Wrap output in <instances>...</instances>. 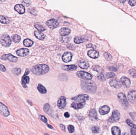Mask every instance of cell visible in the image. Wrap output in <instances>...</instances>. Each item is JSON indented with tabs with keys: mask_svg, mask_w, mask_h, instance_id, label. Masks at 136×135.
Segmentation results:
<instances>
[{
	"mask_svg": "<svg viewBox=\"0 0 136 135\" xmlns=\"http://www.w3.org/2000/svg\"><path fill=\"white\" fill-rule=\"evenodd\" d=\"M119 102L123 106L127 107L128 105V102L125 95L123 93H120L117 95Z\"/></svg>",
	"mask_w": 136,
	"mask_h": 135,
	"instance_id": "11",
	"label": "cell"
},
{
	"mask_svg": "<svg viewBox=\"0 0 136 135\" xmlns=\"http://www.w3.org/2000/svg\"><path fill=\"white\" fill-rule=\"evenodd\" d=\"M88 55L89 57L93 59H96L99 56V52L96 50H91L88 51Z\"/></svg>",
	"mask_w": 136,
	"mask_h": 135,
	"instance_id": "20",
	"label": "cell"
},
{
	"mask_svg": "<svg viewBox=\"0 0 136 135\" xmlns=\"http://www.w3.org/2000/svg\"><path fill=\"white\" fill-rule=\"evenodd\" d=\"M104 57L105 59L107 61H111L112 59V56L108 52H105L104 54Z\"/></svg>",
	"mask_w": 136,
	"mask_h": 135,
	"instance_id": "36",
	"label": "cell"
},
{
	"mask_svg": "<svg viewBox=\"0 0 136 135\" xmlns=\"http://www.w3.org/2000/svg\"><path fill=\"white\" fill-rule=\"evenodd\" d=\"M50 105L48 103H46L43 106V110L46 113H48L50 110Z\"/></svg>",
	"mask_w": 136,
	"mask_h": 135,
	"instance_id": "39",
	"label": "cell"
},
{
	"mask_svg": "<svg viewBox=\"0 0 136 135\" xmlns=\"http://www.w3.org/2000/svg\"><path fill=\"white\" fill-rule=\"evenodd\" d=\"M111 132L113 135H120V130L117 126H114L111 128Z\"/></svg>",
	"mask_w": 136,
	"mask_h": 135,
	"instance_id": "29",
	"label": "cell"
},
{
	"mask_svg": "<svg viewBox=\"0 0 136 135\" xmlns=\"http://www.w3.org/2000/svg\"><path fill=\"white\" fill-rule=\"evenodd\" d=\"M120 83L125 87L129 88L131 85V81L129 78L123 77L120 79Z\"/></svg>",
	"mask_w": 136,
	"mask_h": 135,
	"instance_id": "17",
	"label": "cell"
},
{
	"mask_svg": "<svg viewBox=\"0 0 136 135\" xmlns=\"http://www.w3.org/2000/svg\"><path fill=\"white\" fill-rule=\"evenodd\" d=\"M64 116L66 117V118H68V117L70 116V115H69V114L68 113V112H67L64 113Z\"/></svg>",
	"mask_w": 136,
	"mask_h": 135,
	"instance_id": "52",
	"label": "cell"
},
{
	"mask_svg": "<svg viewBox=\"0 0 136 135\" xmlns=\"http://www.w3.org/2000/svg\"><path fill=\"white\" fill-rule=\"evenodd\" d=\"M86 47L88 48H95L94 46L92 44H88L86 46Z\"/></svg>",
	"mask_w": 136,
	"mask_h": 135,
	"instance_id": "49",
	"label": "cell"
},
{
	"mask_svg": "<svg viewBox=\"0 0 136 135\" xmlns=\"http://www.w3.org/2000/svg\"><path fill=\"white\" fill-rule=\"evenodd\" d=\"M85 105V102H82L81 103H73L71 104V107L75 109H81Z\"/></svg>",
	"mask_w": 136,
	"mask_h": 135,
	"instance_id": "24",
	"label": "cell"
},
{
	"mask_svg": "<svg viewBox=\"0 0 136 135\" xmlns=\"http://www.w3.org/2000/svg\"><path fill=\"white\" fill-rule=\"evenodd\" d=\"M47 126H48L49 127V128H51V129H52V127L50 125H49V124H47Z\"/></svg>",
	"mask_w": 136,
	"mask_h": 135,
	"instance_id": "53",
	"label": "cell"
},
{
	"mask_svg": "<svg viewBox=\"0 0 136 135\" xmlns=\"http://www.w3.org/2000/svg\"><path fill=\"white\" fill-rule=\"evenodd\" d=\"M39 118L42 121H43L44 123H47V118L45 116H44L40 115L39 116Z\"/></svg>",
	"mask_w": 136,
	"mask_h": 135,
	"instance_id": "43",
	"label": "cell"
},
{
	"mask_svg": "<svg viewBox=\"0 0 136 135\" xmlns=\"http://www.w3.org/2000/svg\"><path fill=\"white\" fill-rule=\"evenodd\" d=\"M92 131L94 133H98L100 131V128L97 126H94L92 128Z\"/></svg>",
	"mask_w": 136,
	"mask_h": 135,
	"instance_id": "40",
	"label": "cell"
},
{
	"mask_svg": "<svg viewBox=\"0 0 136 135\" xmlns=\"http://www.w3.org/2000/svg\"><path fill=\"white\" fill-rule=\"evenodd\" d=\"M12 73L15 75H19L21 73V70L20 68H16L12 70Z\"/></svg>",
	"mask_w": 136,
	"mask_h": 135,
	"instance_id": "37",
	"label": "cell"
},
{
	"mask_svg": "<svg viewBox=\"0 0 136 135\" xmlns=\"http://www.w3.org/2000/svg\"><path fill=\"white\" fill-rule=\"evenodd\" d=\"M128 98L129 100L132 103H136V91L131 90L129 91L128 94Z\"/></svg>",
	"mask_w": 136,
	"mask_h": 135,
	"instance_id": "12",
	"label": "cell"
},
{
	"mask_svg": "<svg viewBox=\"0 0 136 135\" xmlns=\"http://www.w3.org/2000/svg\"><path fill=\"white\" fill-rule=\"evenodd\" d=\"M110 111V108L107 105L101 107L99 109V112L101 115H106Z\"/></svg>",
	"mask_w": 136,
	"mask_h": 135,
	"instance_id": "21",
	"label": "cell"
},
{
	"mask_svg": "<svg viewBox=\"0 0 136 135\" xmlns=\"http://www.w3.org/2000/svg\"><path fill=\"white\" fill-rule=\"evenodd\" d=\"M89 97L88 95L86 94H80L76 97H74L72 99L73 100L75 101L78 102H85L89 99Z\"/></svg>",
	"mask_w": 136,
	"mask_h": 135,
	"instance_id": "9",
	"label": "cell"
},
{
	"mask_svg": "<svg viewBox=\"0 0 136 135\" xmlns=\"http://www.w3.org/2000/svg\"><path fill=\"white\" fill-rule=\"evenodd\" d=\"M35 28L39 31H45L46 29L45 27L40 24L39 23H36L34 25Z\"/></svg>",
	"mask_w": 136,
	"mask_h": 135,
	"instance_id": "32",
	"label": "cell"
},
{
	"mask_svg": "<svg viewBox=\"0 0 136 135\" xmlns=\"http://www.w3.org/2000/svg\"><path fill=\"white\" fill-rule=\"evenodd\" d=\"M92 69L94 71H96L98 72H99L101 71V68L98 66H93V67H92Z\"/></svg>",
	"mask_w": 136,
	"mask_h": 135,
	"instance_id": "42",
	"label": "cell"
},
{
	"mask_svg": "<svg viewBox=\"0 0 136 135\" xmlns=\"http://www.w3.org/2000/svg\"><path fill=\"white\" fill-rule=\"evenodd\" d=\"M11 40L8 34H4L0 38V43L5 47H9L11 44Z\"/></svg>",
	"mask_w": 136,
	"mask_h": 135,
	"instance_id": "3",
	"label": "cell"
},
{
	"mask_svg": "<svg viewBox=\"0 0 136 135\" xmlns=\"http://www.w3.org/2000/svg\"><path fill=\"white\" fill-rule=\"evenodd\" d=\"M60 127L63 131H65V127L64 125H63L62 124H60Z\"/></svg>",
	"mask_w": 136,
	"mask_h": 135,
	"instance_id": "51",
	"label": "cell"
},
{
	"mask_svg": "<svg viewBox=\"0 0 136 135\" xmlns=\"http://www.w3.org/2000/svg\"><path fill=\"white\" fill-rule=\"evenodd\" d=\"M10 22V19L5 16H0V22L3 24H8Z\"/></svg>",
	"mask_w": 136,
	"mask_h": 135,
	"instance_id": "27",
	"label": "cell"
},
{
	"mask_svg": "<svg viewBox=\"0 0 136 135\" xmlns=\"http://www.w3.org/2000/svg\"><path fill=\"white\" fill-rule=\"evenodd\" d=\"M123 135H129V134H128V133H125L123 134Z\"/></svg>",
	"mask_w": 136,
	"mask_h": 135,
	"instance_id": "54",
	"label": "cell"
},
{
	"mask_svg": "<svg viewBox=\"0 0 136 135\" xmlns=\"http://www.w3.org/2000/svg\"><path fill=\"white\" fill-rule=\"evenodd\" d=\"M78 65L82 69H86L89 67V64L88 61L83 59L80 60L78 62Z\"/></svg>",
	"mask_w": 136,
	"mask_h": 135,
	"instance_id": "16",
	"label": "cell"
},
{
	"mask_svg": "<svg viewBox=\"0 0 136 135\" xmlns=\"http://www.w3.org/2000/svg\"><path fill=\"white\" fill-rule=\"evenodd\" d=\"M77 68V66L75 65H63L62 67V69L63 70L67 71H74Z\"/></svg>",
	"mask_w": 136,
	"mask_h": 135,
	"instance_id": "19",
	"label": "cell"
},
{
	"mask_svg": "<svg viewBox=\"0 0 136 135\" xmlns=\"http://www.w3.org/2000/svg\"><path fill=\"white\" fill-rule=\"evenodd\" d=\"M29 12L31 14H32L35 15V13H36V10L34 8H32V9H30L29 10Z\"/></svg>",
	"mask_w": 136,
	"mask_h": 135,
	"instance_id": "46",
	"label": "cell"
},
{
	"mask_svg": "<svg viewBox=\"0 0 136 135\" xmlns=\"http://www.w3.org/2000/svg\"><path fill=\"white\" fill-rule=\"evenodd\" d=\"M131 135H136V130L135 129L131 128Z\"/></svg>",
	"mask_w": 136,
	"mask_h": 135,
	"instance_id": "50",
	"label": "cell"
},
{
	"mask_svg": "<svg viewBox=\"0 0 136 135\" xmlns=\"http://www.w3.org/2000/svg\"><path fill=\"white\" fill-rule=\"evenodd\" d=\"M0 58L1 60H8L9 61L12 62H17L18 60V57H16L13 56L10 54L3 55L1 56Z\"/></svg>",
	"mask_w": 136,
	"mask_h": 135,
	"instance_id": "8",
	"label": "cell"
},
{
	"mask_svg": "<svg viewBox=\"0 0 136 135\" xmlns=\"http://www.w3.org/2000/svg\"><path fill=\"white\" fill-rule=\"evenodd\" d=\"M68 129L69 132L70 133L74 132V127L73 125H68Z\"/></svg>",
	"mask_w": 136,
	"mask_h": 135,
	"instance_id": "44",
	"label": "cell"
},
{
	"mask_svg": "<svg viewBox=\"0 0 136 135\" xmlns=\"http://www.w3.org/2000/svg\"><path fill=\"white\" fill-rule=\"evenodd\" d=\"M97 77H98V79L101 80V81H105V77L104 76V74H103L102 73H100V74Z\"/></svg>",
	"mask_w": 136,
	"mask_h": 135,
	"instance_id": "41",
	"label": "cell"
},
{
	"mask_svg": "<svg viewBox=\"0 0 136 135\" xmlns=\"http://www.w3.org/2000/svg\"><path fill=\"white\" fill-rule=\"evenodd\" d=\"M49 70V66L47 65H37L32 67L31 72L35 75H41L47 73Z\"/></svg>",
	"mask_w": 136,
	"mask_h": 135,
	"instance_id": "2",
	"label": "cell"
},
{
	"mask_svg": "<svg viewBox=\"0 0 136 135\" xmlns=\"http://www.w3.org/2000/svg\"><path fill=\"white\" fill-rule=\"evenodd\" d=\"M71 31L68 28H63L59 30L60 35L62 36H67L70 33Z\"/></svg>",
	"mask_w": 136,
	"mask_h": 135,
	"instance_id": "23",
	"label": "cell"
},
{
	"mask_svg": "<svg viewBox=\"0 0 136 135\" xmlns=\"http://www.w3.org/2000/svg\"><path fill=\"white\" fill-rule=\"evenodd\" d=\"M115 76V73L111 72H108L105 74V77L107 79L109 78H113Z\"/></svg>",
	"mask_w": 136,
	"mask_h": 135,
	"instance_id": "38",
	"label": "cell"
},
{
	"mask_svg": "<svg viewBox=\"0 0 136 135\" xmlns=\"http://www.w3.org/2000/svg\"><path fill=\"white\" fill-rule=\"evenodd\" d=\"M109 84L111 87L116 88H120L121 87V83L120 82L114 79H112L110 80Z\"/></svg>",
	"mask_w": 136,
	"mask_h": 135,
	"instance_id": "22",
	"label": "cell"
},
{
	"mask_svg": "<svg viewBox=\"0 0 136 135\" xmlns=\"http://www.w3.org/2000/svg\"><path fill=\"white\" fill-rule=\"evenodd\" d=\"M35 36L38 39L43 40L45 38V36L42 32L38 31H36L34 32Z\"/></svg>",
	"mask_w": 136,
	"mask_h": 135,
	"instance_id": "26",
	"label": "cell"
},
{
	"mask_svg": "<svg viewBox=\"0 0 136 135\" xmlns=\"http://www.w3.org/2000/svg\"><path fill=\"white\" fill-rule=\"evenodd\" d=\"M89 116L90 118L94 119H97V115L96 112L95 111V109H92L89 111Z\"/></svg>",
	"mask_w": 136,
	"mask_h": 135,
	"instance_id": "30",
	"label": "cell"
},
{
	"mask_svg": "<svg viewBox=\"0 0 136 135\" xmlns=\"http://www.w3.org/2000/svg\"><path fill=\"white\" fill-rule=\"evenodd\" d=\"M37 88L38 89V91L41 93L45 94L47 93L46 89L43 85H42V84H39Z\"/></svg>",
	"mask_w": 136,
	"mask_h": 135,
	"instance_id": "31",
	"label": "cell"
},
{
	"mask_svg": "<svg viewBox=\"0 0 136 135\" xmlns=\"http://www.w3.org/2000/svg\"><path fill=\"white\" fill-rule=\"evenodd\" d=\"M76 75L79 78L86 80H90L92 78V74L83 71H79L77 72Z\"/></svg>",
	"mask_w": 136,
	"mask_h": 135,
	"instance_id": "4",
	"label": "cell"
},
{
	"mask_svg": "<svg viewBox=\"0 0 136 135\" xmlns=\"http://www.w3.org/2000/svg\"><path fill=\"white\" fill-rule=\"evenodd\" d=\"M109 70L112 71H117V69L114 67H109Z\"/></svg>",
	"mask_w": 136,
	"mask_h": 135,
	"instance_id": "48",
	"label": "cell"
},
{
	"mask_svg": "<svg viewBox=\"0 0 136 135\" xmlns=\"http://www.w3.org/2000/svg\"><path fill=\"white\" fill-rule=\"evenodd\" d=\"M29 50L27 48H21L17 50L16 51L17 55L18 56L20 57H24V56H27L29 54Z\"/></svg>",
	"mask_w": 136,
	"mask_h": 135,
	"instance_id": "14",
	"label": "cell"
},
{
	"mask_svg": "<svg viewBox=\"0 0 136 135\" xmlns=\"http://www.w3.org/2000/svg\"><path fill=\"white\" fill-rule=\"evenodd\" d=\"M12 40L14 42L17 43V42H20V40H21V37L19 35L16 34L12 36Z\"/></svg>",
	"mask_w": 136,
	"mask_h": 135,
	"instance_id": "33",
	"label": "cell"
},
{
	"mask_svg": "<svg viewBox=\"0 0 136 135\" xmlns=\"http://www.w3.org/2000/svg\"><path fill=\"white\" fill-rule=\"evenodd\" d=\"M0 70L2 72H5L6 71V68L5 66L0 64Z\"/></svg>",
	"mask_w": 136,
	"mask_h": 135,
	"instance_id": "47",
	"label": "cell"
},
{
	"mask_svg": "<svg viewBox=\"0 0 136 135\" xmlns=\"http://www.w3.org/2000/svg\"><path fill=\"white\" fill-rule=\"evenodd\" d=\"M0 127H1V125H0Z\"/></svg>",
	"mask_w": 136,
	"mask_h": 135,
	"instance_id": "55",
	"label": "cell"
},
{
	"mask_svg": "<svg viewBox=\"0 0 136 135\" xmlns=\"http://www.w3.org/2000/svg\"><path fill=\"white\" fill-rule=\"evenodd\" d=\"M81 86L82 90L86 93H94L96 91V84L91 80H81Z\"/></svg>",
	"mask_w": 136,
	"mask_h": 135,
	"instance_id": "1",
	"label": "cell"
},
{
	"mask_svg": "<svg viewBox=\"0 0 136 135\" xmlns=\"http://www.w3.org/2000/svg\"><path fill=\"white\" fill-rule=\"evenodd\" d=\"M120 118V114L118 110H115L112 113V116L109 119V122H115L119 120Z\"/></svg>",
	"mask_w": 136,
	"mask_h": 135,
	"instance_id": "6",
	"label": "cell"
},
{
	"mask_svg": "<svg viewBox=\"0 0 136 135\" xmlns=\"http://www.w3.org/2000/svg\"><path fill=\"white\" fill-rule=\"evenodd\" d=\"M30 72V71L28 69H26L25 73L21 79V85L25 88L27 87L26 84H29V83L30 82V78L28 76H27V74H29Z\"/></svg>",
	"mask_w": 136,
	"mask_h": 135,
	"instance_id": "7",
	"label": "cell"
},
{
	"mask_svg": "<svg viewBox=\"0 0 136 135\" xmlns=\"http://www.w3.org/2000/svg\"><path fill=\"white\" fill-rule=\"evenodd\" d=\"M23 44L25 47H30L32 46L33 45V42L31 39L27 38V39H26L24 40Z\"/></svg>",
	"mask_w": 136,
	"mask_h": 135,
	"instance_id": "28",
	"label": "cell"
},
{
	"mask_svg": "<svg viewBox=\"0 0 136 135\" xmlns=\"http://www.w3.org/2000/svg\"><path fill=\"white\" fill-rule=\"evenodd\" d=\"M67 104L66 99L64 96L60 98L57 102V106L60 109H63L65 107Z\"/></svg>",
	"mask_w": 136,
	"mask_h": 135,
	"instance_id": "13",
	"label": "cell"
},
{
	"mask_svg": "<svg viewBox=\"0 0 136 135\" xmlns=\"http://www.w3.org/2000/svg\"><path fill=\"white\" fill-rule=\"evenodd\" d=\"M73 57V54L67 51L63 54L62 56V60L64 62L68 63L71 60Z\"/></svg>",
	"mask_w": 136,
	"mask_h": 135,
	"instance_id": "15",
	"label": "cell"
},
{
	"mask_svg": "<svg viewBox=\"0 0 136 135\" xmlns=\"http://www.w3.org/2000/svg\"><path fill=\"white\" fill-rule=\"evenodd\" d=\"M14 9L17 12H18L20 14H24L25 12L24 6L20 4H18L16 5L14 7Z\"/></svg>",
	"mask_w": 136,
	"mask_h": 135,
	"instance_id": "18",
	"label": "cell"
},
{
	"mask_svg": "<svg viewBox=\"0 0 136 135\" xmlns=\"http://www.w3.org/2000/svg\"><path fill=\"white\" fill-rule=\"evenodd\" d=\"M46 24L49 28L51 29H55L57 28L59 25L58 21L55 19H52L48 20L46 22Z\"/></svg>",
	"mask_w": 136,
	"mask_h": 135,
	"instance_id": "10",
	"label": "cell"
},
{
	"mask_svg": "<svg viewBox=\"0 0 136 135\" xmlns=\"http://www.w3.org/2000/svg\"><path fill=\"white\" fill-rule=\"evenodd\" d=\"M128 73L130 76L132 77H136V70L135 69H131L128 71Z\"/></svg>",
	"mask_w": 136,
	"mask_h": 135,
	"instance_id": "35",
	"label": "cell"
},
{
	"mask_svg": "<svg viewBox=\"0 0 136 135\" xmlns=\"http://www.w3.org/2000/svg\"><path fill=\"white\" fill-rule=\"evenodd\" d=\"M0 114L4 117H7L10 115L8 108L3 103L0 102Z\"/></svg>",
	"mask_w": 136,
	"mask_h": 135,
	"instance_id": "5",
	"label": "cell"
},
{
	"mask_svg": "<svg viewBox=\"0 0 136 135\" xmlns=\"http://www.w3.org/2000/svg\"><path fill=\"white\" fill-rule=\"evenodd\" d=\"M87 40L86 38L84 36H82L81 37H75L74 38V42L76 44H78L86 42V41H87Z\"/></svg>",
	"mask_w": 136,
	"mask_h": 135,
	"instance_id": "25",
	"label": "cell"
},
{
	"mask_svg": "<svg viewBox=\"0 0 136 135\" xmlns=\"http://www.w3.org/2000/svg\"><path fill=\"white\" fill-rule=\"evenodd\" d=\"M129 3L131 6H134L136 5V1L135 0H129Z\"/></svg>",
	"mask_w": 136,
	"mask_h": 135,
	"instance_id": "45",
	"label": "cell"
},
{
	"mask_svg": "<svg viewBox=\"0 0 136 135\" xmlns=\"http://www.w3.org/2000/svg\"><path fill=\"white\" fill-rule=\"evenodd\" d=\"M126 124L130 126L133 129H135L136 130V125L135 124H134L131 120L129 119H127L126 120Z\"/></svg>",
	"mask_w": 136,
	"mask_h": 135,
	"instance_id": "34",
	"label": "cell"
}]
</instances>
